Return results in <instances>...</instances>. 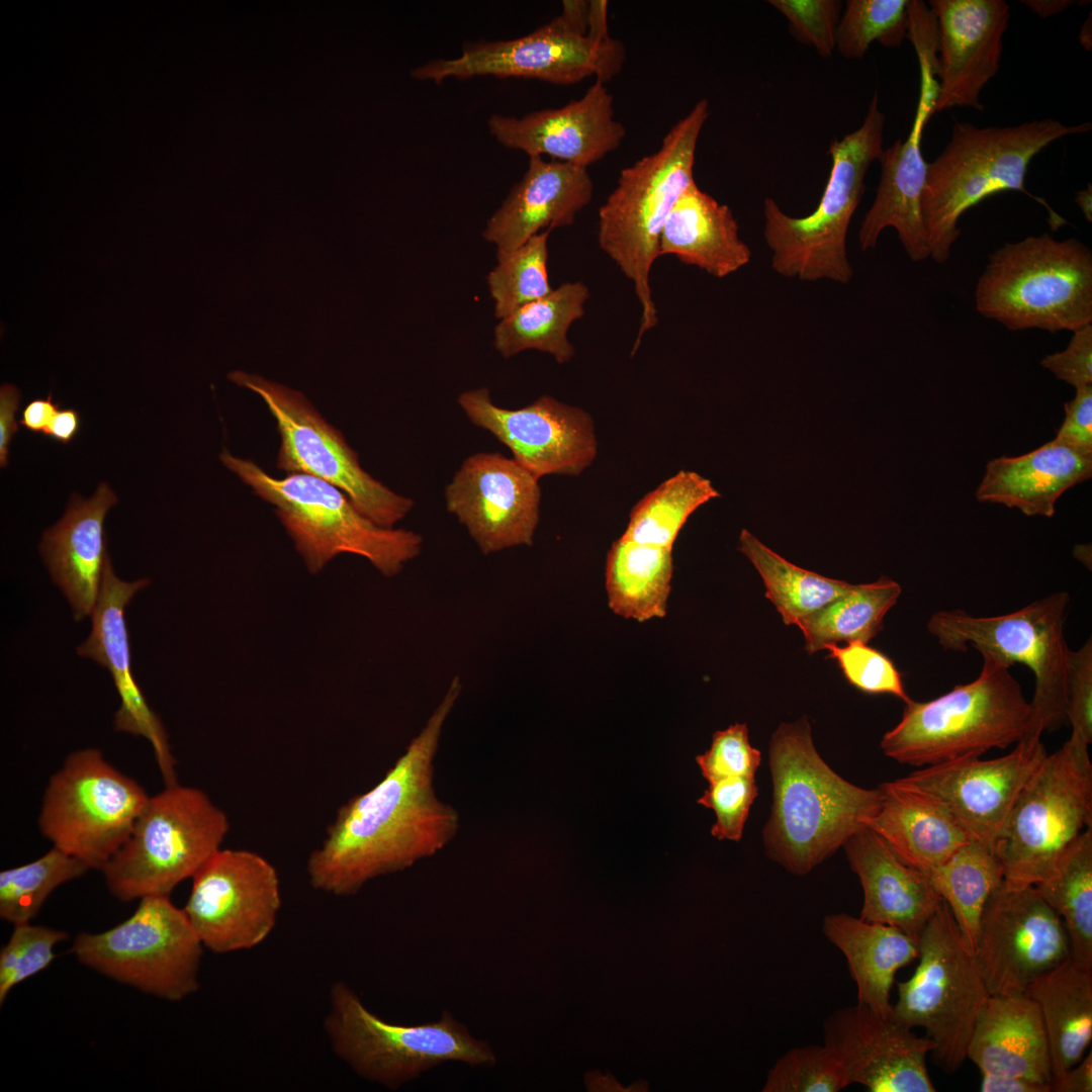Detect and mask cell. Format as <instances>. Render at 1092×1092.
Returning <instances> with one entry per match:
<instances>
[{
	"mask_svg": "<svg viewBox=\"0 0 1092 1092\" xmlns=\"http://www.w3.org/2000/svg\"><path fill=\"white\" fill-rule=\"evenodd\" d=\"M703 778L712 783L736 777H755L761 762L760 751L749 742L745 723H735L716 731L710 748L696 756Z\"/></svg>",
	"mask_w": 1092,
	"mask_h": 1092,
	"instance_id": "obj_51",
	"label": "cell"
},
{
	"mask_svg": "<svg viewBox=\"0 0 1092 1092\" xmlns=\"http://www.w3.org/2000/svg\"><path fill=\"white\" fill-rule=\"evenodd\" d=\"M1088 746L1071 733L1020 791L994 843L1007 885L1034 886L1050 878L1070 843L1092 826Z\"/></svg>",
	"mask_w": 1092,
	"mask_h": 1092,
	"instance_id": "obj_11",
	"label": "cell"
},
{
	"mask_svg": "<svg viewBox=\"0 0 1092 1092\" xmlns=\"http://www.w3.org/2000/svg\"><path fill=\"white\" fill-rule=\"evenodd\" d=\"M901 593V585L887 576L852 584L844 595L798 624L805 649L812 654L839 643H869L883 629L884 618Z\"/></svg>",
	"mask_w": 1092,
	"mask_h": 1092,
	"instance_id": "obj_40",
	"label": "cell"
},
{
	"mask_svg": "<svg viewBox=\"0 0 1092 1092\" xmlns=\"http://www.w3.org/2000/svg\"><path fill=\"white\" fill-rule=\"evenodd\" d=\"M550 232L535 235L511 252H496L497 264L486 277L496 318L552 291L547 268Z\"/></svg>",
	"mask_w": 1092,
	"mask_h": 1092,
	"instance_id": "obj_45",
	"label": "cell"
},
{
	"mask_svg": "<svg viewBox=\"0 0 1092 1092\" xmlns=\"http://www.w3.org/2000/svg\"><path fill=\"white\" fill-rule=\"evenodd\" d=\"M846 681L870 695H892L905 704L912 701L905 691L902 675L895 663L883 652L868 643L853 641L826 648Z\"/></svg>",
	"mask_w": 1092,
	"mask_h": 1092,
	"instance_id": "obj_49",
	"label": "cell"
},
{
	"mask_svg": "<svg viewBox=\"0 0 1092 1092\" xmlns=\"http://www.w3.org/2000/svg\"><path fill=\"white\" fill-rule=\"evenodd\" d=\"M672 549L624 537L613 542L606 559V590L616 615L645 622L663 618L671 590Z\"/></svg>",
	"mask_w": 1092,
	"mask_h": 1092,
	"instance_id": "obj_37",
	"label": "cell"
},
{
	"mask_svg": "<svg viewBox=\"0 0 1092 1092\" xmlns=\"http://www.w3.org/2000/svg\"><path fill=\"white\" fill-rule=\"evenodd\" d=\"M909 0H847L839 19L836 49L847 59L862 58L878 41L900 47L907 37Z\"/></svg>",
	"mask_w": 1092,
	"mask_h": 1092,
	"instance_id": "obj_46",
	"label": "cell"
},
{
	"mask_svg": "<svg viewBox=\"0 0 1092 1092\" xmlns=\"http://www.w3.org/2000/svg\"><path fill=\"white\" fill-rule=\"evenodd\" d=\"M920 77V96L911 130L906 140H898L883 151L876 197L858 231L860 248L867 251L876 247L885 229L893 228L907 255L915 262L930 257L922 214L928 163L921 152V140L937 95L934 74L923 69Z\"/></svg>",
	"mask_w": 1092,
	"mask_h": 1092,
	"instance_id": "obj_27",
	"label": "cell"
},
{
	"mask_svg": "<svg viewBox=\"0 0 1092 1092\" xmlns=\"http://www.w3.org/2000/svg\"><path fill=\"white\" fill-rule=\"evenodd\" d=\"M1040 365L1076 389L1092 385V324L1074 331L1066 349L1046 355Z\"/></svg>",
	"mask_w": 1092,
	"mask_h": 1092,
	"instance_id": "obj_54",
	"label": "cell"
},
{
	"mask_svg": "<svg viewBox=\"0 0 1092 1092\" xmlns=\"http://www.w3.org/2000/svg\"><path fill=\"white\" fill-rule=\"evenodd\" d=\"M720 492L710 479L680 470L642 497L633 508L622 537L672 549L690 516Z\"/></svg>",
	"mask_w": 1092,
	"mask_h": 1092,
	"instance_id": "obj_43",
	"label": "cell"
},
{
	"mask_svg": "<svg viewBox=\"0 0 1092 1092\" xmlns=\"http://www.w3.org/2000/svg\"><path fill=\"white\" fill-rule=\"evenodd\" d=\"M709 115L706 99L696 103L665 134L659 149L624 168L598 211V243L634 287L641 322L633 353L657 325L650 272L674 203L695 182L698 140Z\"/></svg>",
	"mask_w": 1092,
	"mask_h": 1092,
	"instance_id": "obj_4",
	"label": "cell"
},
{
	"mask_svg": "<svg viewBox=\"0 0 1092 1092\" xmlns=\"http://www.w3.org/2000/svg\"><path fill=\"white\" fill-rule=\"evenodd\" d=\"M228 377L258 394L274 418L280 436L278 469L331 483L380 527L394 528L412 511L414 500L366 472L341 431L329 424L302 392L242 370Z\"/></svg>",
	"mask_w": 1092,
	"mask_h": 1092,
	"instance_id": "obj_16",
	"label": "cell"
},
{
	"mask_svg": "<svg viewBox=\"0 0 1092 1092\" xmlns=\"http://www.w3.org/2000/svg\"><path fill=\"white\" fill-rule=\"evenodd\" d=\"M1075 202L1082 211L1085 219L1092 222V184L1088 183L1085 189L1079 190L1075 195Z\"/></svg>",
	"mask_w": 1092,
	"mask_h": 1092,
	"instance_id": "obj_63",
	"label": "cell"
},
{
	"mask_svg": "<svg viewBox=\"0 0 1092 1092\" xmlns=\"http://www.w3.org/2000/svg\"><path fill=\"white\" fill-rule=\"evenodd\" d=\"M990 995H1026L1039 977L1071 959L1060 916L1034 886L1002 884L989 897L975 949Z\"/></svg>",
	"mask_w": 1092,
	"mask_h": 1092,
	"instance_id": "obj_19",
	"label": "cell"
},
{
	"mask_svg": "<svg viewBox=\"0 0 1092 1092\" xmlns=\"http://www.w3.org/2000/svg\"><path fill=\"white\" fill-rule=\"evenodd\" d=\"M219 459L256 495L275 507L310 573L320 572L336 556L351 553L366 558L383 575L394 576L422 552L421 534L378 526L346 493L318 477L287 473L277 478L225 449Z\"/></svg>",
	"mask_w": 1092,
	"mask_h": 1092,
	"instance_id": "obj_6",
	"label": "cell"
},
{
	"mask_svg": "<svg viewBox=\"0 0 1092 1092\" xmlns=\"http://www.w3.org/2000/svg\"><path fill=\"white\" fill-rule=\"evenodd\" d=\"M1034 887L1062 919L1071 959L1092 966V826L1070 843L1055 873Z\"/></svg>",
	"mask_w": 1092,
	"mask_h": 1092,
	"instance_id": "obj_42",
	"label": "cell"
},
{
	"mask_svg": "<svg viewBox=\"0 0 1092 1092\" xmlns=\"http://www.w3.org/2000/svg\"><path fill=\"white\" fill-rule=\"evenodd\" d=\"M757 794L755 777L727 778L709 783L698 804L715 813L712 836L719 840L740 841Z\"/></svg>",
	"mask_w": 1092,
	"mask_h": 1092,
	"instance_id": "obj_50",
	"label": "cell"
},
{
	"mask_svg": "<svg viewBox=\"0 0 1092 1092\" xmlns=\"http://www.w3.org/2000/svg\"><path fill=\"white\" fill-rule=\"evenodd\" d=\"M1026 995L1038 1006L1053 1083L1086 1054L1092 1039V966L1068 960L1036 979Z\"/></svg>",
	"mask_w": 1092,
	"mask_h": 1092,
	"instance_id": "obj_36",
	"label": "cell"
},
{
	"mask_svg": "<svg viewBox=\"0 0 1092 1092\" xmlns=\"http://www.w3.org/2000/svg\"><path fill=\"white\" fill-rule=\"evenodd\" d=\"M658 254L674 256L717 278L737 272L751 259L731 208L701 190L696 182L684 191L668 214Z\"/></svg>",
	"mask_w": 1092,
	"mask_h": 1092,
	"instance_id": "obj_34",
	"label": "cell"
},
{
	"mask_svg": "<svg viewBox=\"0 0 1092 1092\" xmlns=\"http://www.w3.org/2000/svg\"><path fill=\"white\" fill-rule=\"evenodd\" d=\"M742 552L760 575L765 597L786 625H796L850 589L852 583L823 576L788 561L748 530L739 535Z\"/></svg>",
	"mask_w": 1092,
	"mask_h": 1092,
	"instance_id": "obj_41",
	"label": "cell"
},
{
	"mask_svg": "<svg viewBox=\"0 0 1092 1092\" xmlns=\"http://www.w3.org/2000/svg\"><path fill=\"white\" fill-rule=\"evenodd\" d=\"M1066 719L1072 733L1082 741H1092V641L1070 650L1066 680Z\"/></svg>",
	"mask_w": 1092,
	"mask_h": 1092,
	"instance_id": "obj_53",
	"label": "cell"
},
{
	"mask_svg": "<svg viewBox=\"0 0 1092 1092\" xmlns=\"http://www.w3.org/2000/svg\"><path fill=\"white\" fill-rule=\"evenodd\" d=\"M1048 752L1027 735L1006 755L948 760L897 781L942 804L969 832L994 846L1020 791Z\"/></svg>",
	"mask_w": 1092,
	"mask_h": 1092,
	"instance_id": "obj_21",
	"label": "cell"
},
{
	"mask_svg": "<svg viewBox=\"0 0 1092 1092\" xmlns=\"http://www.w3.org/2000/svg\"><path fill=\"white\" fill-rule=\"evenodd\" d=\"M89 868L52 847L28 863L0 873V917L15 924L30 922L59 886L81 877Z\"/></svg>",
	"mask_w": 1092,
	"mask_h": 1092,
	"instance_id": "obj_44",
	"label": "cell"
},
{
	"mask_svg": "<svg viewBox=\"0 0 1092 1092\" xmlns=\"http://www.w3.org/2000/svg\"><path fill=\"white\" fill-rule=\"evenodd\" d=\"M1071 598L1057 592L1009 614L979 617L962 610L938 611L927 622L928 632L946 651L970 647L1011 666L1020 663L1034 675L1027 735L1041 736L1067 724L1066 680L1070 649L1065 621Z\"/></svg>",
	"mask_w": 1092,
	"mask_h": 1092,
	"instance_id": "obj_12",
	"label": "cell"
},
{
	"mask_svg": "<svg viewBox=\"0 0 1092 1092\" xmlns=\"http://www.w3.org/2000/svg\"><path fill=\"white\" fill-rule=\"evenodd\" d=\"M769 5L789 21L798 40L812 46L818 55L830 57L836 49L841 2L838 0H769Z\"/></svg>",
	"mask_w": 1092,
	"mask_h": 1092,
	"instance_id": "obj_52",
	"label": "cell"
},
{
	"mask_svg": "<svg viewBox=\"0 0 1092 1092\" xmlns=\"http://www.w3.org/2000/svg\"><path fill=\"white\" fill-rule=\"evenodd\" d=\"M1064 408L1065 419L1055 439L1092 457V385L1077 388Z\"/></svg>",
	"mask_w": 1092,
	"mask_h": 1092,
	"instance_id": "obj_55",
	"label": "cell"
},
{
	"mask_svg": "<svg viewBox=\"0 0 1092 1092\" xmlns=\"http://www.w3.org/2000/svg\"><path fill=\"white\" fill-rule=\"evenodd\" d=\"M917 959L911 978L898 983L892 1016L923 1028L932 1042V1062L951 1074L967 1060L976 1020L990 994L943 900L918 937Z\"/></svg>",
	"mask_w": 1092,
	"mask_h": 1092,
	"instance_id": "obj_13",
	"label": "cell"
},
{
	"mask_svg": "<svg viewBox=\"0 0 1092 1092\" xmlns=\"http://www.w3.org/2000/svg\"><path fill=\"white\" fill-rule=\"evenodd\" d=\"M0 951V1003L12 988L44 970L56 959L55 946L68 937L63 930L30 922L13 925Z\"/></svg>",
	"mask_w": 1092,
	"mask_h": 1092,
	"instance_id": "obj_48",
	"label": "cell"
},
{
	"mask_svg": "<svg viewBox=\"0 0 1092 1092\" xmlns=\"http://www.w3.org/2000/svg\"><path fill=\"white\" fill-rule=\"evenodd\" d=\"M981 1090L984 1092H1052L1053 1085L1021 1077L984 1074Z\"/></svg>",
	"mask_w": 1092,
	"mask_h": 1092,
	"instance_id": "obj_58",
	"label": "cell"
},
{
	"mask_svg": "<svg viewBox=\"0 0 1092 1092\" xmlns=\"http://www.w3.org/2000/svg\"><path fill=\"white\" fill-rule=\"evenodd\" d=\"M1091 128V122L1068 125L1053 118L1008 126L979 127L956 122L948 143L927 168L922 214L930 258L943 264L961 236V216L1000 192H1023L1049 210L1052 230L1063 225L1064 218L1026 190L1027 168L1039 152L1057 140Z\"/></svg>",
	"mask_w": 1092,
	"mask_h": 1092,
	"instance_id": "obj_3",
	"label": "cell"
},
{
	"mask_svg": "<svg viewBox=\"0 0 1092 1092\" xmlns=\"http://www.w3.org/2000/svg\"><path fill=\"white\" fill-rule=\"evenodd\" d=\"M79 429V413L74 408H61L53 418L43 435L63 444H68L77 435Z\"/></svg>",
	"mask_w": 1092,
	"mask_h": 1092,
	"instance_id": "obj_60",
	"label": "cell"
},
{
	"mask_svg": "<svg viewBox=\"0 0 1092 1092\" xmlns=\"http://www.w3.org/2000/svg\"><path fill=\"white\" fill-rule=\"evenodd\" d=\"M605 84L596 80L582 97L559 108L521 117L493 114L487 122L489 132L503 146L528 157L546 155L587 168L615 151L626 135Z\"/></svg>",
	"mask_w": 1092,
	"mask_h": 1092,
	"instance_id": "obj_26",
	"label": "cell"
},
{
	"mask_svg": "<svg viewBox=\"0 0 1092 1092\" xmlns=\"http://www.w3.org/2000/svg\"><path fill=\"white\" fill-rule=\"evenodd\" d=\"M149 583L147 578L121 580L114 574L107 555L98 601L91 615L92 629L77 653L109 670L120 698L114 729L146 738L153 747L165 785H172L177 783L176 761L159 717L149 707L132 675L125 620L127 605Z\"/></svg>",
	"mask_w": 1092,
	"mask_h": 1092,
	"instance_id": "obj_25",
	"label": "cell"
},
{
	"mask_svg": "<svg viewBox=\"0 0 1092 1092\" xmlns=\"http://www.w3.org/2000/svg\"><path fill=\"white\" fill-rule=\"evenodd\" d=\"M324 1028L337 1058L360 1078L389 1090L447 1062L471 1067L496 1063L491 1045L474 1037L450 1012L423 1024L388 1022L344 982L331 987Z\"/></svg>",
	"mask_w": 1092,
	"mask_h": 1092,
	"instance_id": "obj_9",
	"label": "cell"
},
{
	"mask_svg": "<svg viewBox=\"0 0 1092 1092\" xmlns=\"http://www.w3.org/2000/svg\"><path fill=\"white\" fill-rule=\"evenodd\" d=\"M229 829L226 814L203 791L166 785L101 870L105 884L123 902L169 896L221 848Z\"/></svg>",
	"mask_w": 1092,
	"mask_h": 1092,
	"instance_id": "obj_10",
	"label": "cell"
},
{
	"mask_svg": "<svg viewBox=\"0 0 1092 1092\" xmlns=\"http://www.w3.org/2000/svg\"><path fill=\"white\" fill-rule=\"evenodd\" d=\"M929 7L939 53L933 113L954 107L983 111L980 94L1000 67L1009 5L1004 0H930Z\"/></svg>",
	"mask_w": 1092,
	"mask_h": 1092,
	"instance_id": "obj_24",
	"label": "cell"
},
{
	"mask_svg": "<svg viewBox=\"0 0 1092 1092\" xmlns=\"http://www.w3.org/2000/svg\"><path fill=\"white\" fill-rule=\"evenodd\" d=\"M281 902L270 861L252 850L220 848L193 876L183 911L204 947L229 953L265 941Z\"/></svg>",
	"mask_w": 1092,
	"mask_h": 1092,
	"instance_id": "obj_18",
	"label": "cell"
},
{
	"mask_svg": "<svg viewBox=\"0 0 1092 1092\" xmlns=\"http://www.w3.org/2000/svg\"><path fill=\"white\" fill-rule=\"evenodd\" d=\"M117 502L106 483L83 499L73 494L63 518L48 529L40 552L75 620L92 615L98 601L105 552L104 519Z\"/></svg>",
	"mask_w": 1092,
	"mask_h": 1092,
	"instance_id": "obj_30",
	"label": "cell"
},
{
	"mask_svg": "<svg viewBox=\"0 0 1092 1092\" xmlns=\"http://www.w3.org/2000/svg\"><path fill=\"white\" fill-rule=\"evenodd\" d=\"M913 1028L856 1003L837 1009L823 1025L824 1044L848 1084L872 1092H934L926 1059L932 1042Z\"/></svg>",
	"mask_w": 1092,
	"mask_h": 1092,
	"instance_id": "obj_23",
	"label": "cell"
},
{
	"mask_svg": "<svg viewBox=\"0 0 1092 1092\" xmlns=\"http://www.w3.org/2000/svg\"><path fill=\"white\" fill-rule=\"evenodd\" d=\"M822 930L846 959L857 1003L892 1015L890 994L896 974L917 959L918 938L846 913L827 915Z\"/></svg>",
	"mask_w": 1092,
	"mask_h": 1092,
	"instance_id": "obj_35",
	"label": "cell"
},
{
	"mask_svg": "<svg viewBox=\"0 0 1092 1092\" xmlns=\"http://www.w3.org/2000/svg\"><path fill=\"white\" fill-rule=\"evenodd\" d=\"M587 34L596 39H607L608 31V2L604 0L589 1L588 31Z\"/></svg>",
	"mask_w": 1092,
	"mask_h": 1092,
	"instance_id": "obj_61",
	"label": "cell"
},
{
	"mask_svg": "<svg viewBox=\"0 0 1092 1092\" xmlns=\"http://www.w3.org/2000/svg\"><path fill=\"white\" fill-rule=\"evenodd\" d=\"M149 798L100 750H76L49 781L38 827L54 847L101 871L129 836Z\"/></svg>",
	"mask_w": 1092,
	"mask_h": 1092,
	"instance_id": "obj_14",
	"label": "cell"
},
{
	"mask_svg": "<svg viewBox=\"0 0 1092 1092\" xmlns=\"http://www.w3.org/2000/svg\"><path fill=\"white\" fill-rule=\"evenodd\" d=\"M625 59L621 41L596 39L559 15L526 35L469 44L458 58L429 61L414 69L412 76L435 83L478 76L538 79L557 85L595 77L606 83L620 73Z\"/></svg>",
	"mask_w": 1092,
	"mask_h": 1092,
	"instance_id": "obj_17",
	"label": "cell"
},
{
	"mask_svg": "<svg viewBox=\"0 0 1092 1092\" xmlns=\"http://www.w3.org/2000/svg\"><path fill=\"white\" fill-rule=\"evenodd\" d=\"M863 891L859 917L918 938L942 902L926 876L903 862L869 827L843 845Z\"/></svg>",
	"mask_w": 1092,
	"mask_h": 1092,
	"instance_id": "obj_29",
	"label": "cell"
},
{
	"mask_svg": "<svg viewBox=\"0 0 1092 1092\" xmlns=\"http://www.w3.org/2000/svg\"><path fill=\"white\" fill-rule=\"evenodd\" d=\"M1021 3L1041 18H1046L1064 12L1075 2L1072 0H1023Z\"/></svg>",
	"mask_w": 1092,
	"mask_h": 1092,
	"instance_id": "obj_62",
	"label": "cell"
},
{
	"mask_svg": "<svg viewBox=\"0 0 1092 1092\" xmlns=\"http://www.w3.org/2000/svg\"><path fill=\"white\" fill-rule=\"evenodd\" d=\"M886 116L875 93L861 125L831 142L832 166L816 209L809 215L786 214L772 198L763 203L765 242L772 253V269L785 277L805 281L829 279L847 283L852 268L846 254L850 220L864 192V177L884 149Z\"/></svg>",
	"mask_w": 1092,
	"mask_h": 1092,
	"instance_id": "obj_8",
	"label": "cell"
},
{
	"mask_svg": "<svg viewBox=\"0 0 1092 1092\" xmlns=\"http://www.w3.org/2000/svg\"><path fill=\"white\" fill-rule=\"evenodd\" d=\"M1088 31H1091V19H1087L1081 28L1079 35L1080 43L1088 51H1091V42L1088 41Z\"/></svg>",
	"mask_w": 1092,
	"mask_h": 1092,
	"instance_id": "obj_64",
	"label": "cell"
},
{
	"mask_svg": "<svg viewBox=\"0 0 1092 1092\" xmlns=\"http://www.w3.org/2000/svg\"><path fill=\"white\" fill-rule=\"evenodd\" d=\"M20 392L12 384H3L0 389V464L5 467L8 461L9 444L18 430L15 414L18 411Z\"/></svg>",
	"mask_w": 1092,
	"mask_h": 1092,
	"instance_id": "obj_56",
	"label": "cell"
},
{
	"mask_svg": "<svg viewBox=\"0 0 1092 1092\" xmlns=\"http://www.w3.org/2000/svg\"><path fill=\"white\" fill-rule=\"evenodd\" d=\"M593 194L587 168L529 157L527 171L487 220L483 238L496 252H511L543 230L571 225Z\"/></svg>",
	"mask_w": 1092,
	"mask_h": 1092,
	"instance_id": "obj_28",
	"label": "cell"
},
{
	"mask_svg": "<svg viewBox=\"0 0 1092 1092\" xmlns=\"http://www.w3.org/2000/svg\"><path fill=\"white\" fill-rule=\"evenodd\" d=\"M461 691L456 675L381 781L339 808L323 842L307 858L312 888L334 896L355 895L369 881L436 854L456 836L459 814L438 799L433 779L443 727Z\"/></svg>",
	"mask_w": 1092,
	"mask_h": 1092,
	"instance_id": "obj_1",
	"label": "cell"
},
{
	"mask_svg": "<svg viewBox=\"0 0 1092 1092\" xmlns=\"http://www.w3.org/2000/svg\"><path fill=\"white\" fill-rule=\"evenodd\" d=\"M59 410L60 404L51 393L47 398H35L23 408L19 424L31 432L44 434Z\"/></svg>",
	"mask_w": 1092,
	"mask_h": 1092,
	"instance_id": "obj_57",
	"label": "cell"
},
{
	"mask_svg": "<svg viewBox=\"0 0 1092 1092\" xmlns=\"http://www.w3.org/2000/svg\"><path fill=\"white\" fill-rule=\"evenodd\" d=\"M975 302L1011 331L1074 332L1092 324V253L1048 233L1005 244L989 256Z\"/></svg>",
	"mask_w": 1092,
	"mask_h": 1092,
	"instance_id": "obj_7",
	"label": "cell"
},
{
	"mask_svg": "<svg viewBox=\"0 0 1092 1092\" xmlns=\"http://www.w3.org/2000/svg\"><path fill=\"white\" fill-rule=\"evenodd\" d=\"M849 1084L838 1060L823 1043L797 1046L777 1060L762 1092H838Z\"/></svg>",
	"mask_w": 1092,
	"mask_h": 1092,
	"instance_id": "obj_47",
	"label": "cell"
},
{
	"mask_svg": "<svg viewBox=\"0 0 1092 1092\" xmlns=\"http://www.w3.org/2000/svg\"><path fill=\"white\" fill-rule=\"evenodd\" d=\"M772 784L769 817L762 829L766 856L805 876L833 855L878 811L880 788L867 789L839 776L817 751L806 717L783 722L768 745Z\"/></svg>",
	"mask_w": 1092,
	"mask_h": 1092,
	"instance_id": "obj_2",
	"label": "cell"
},
{
	"mask_svg": "<svg viewBox=\"0 0 1092 1092\" xmlns=\"http://www.w3.org/2000/svg\"><path fill=\"white\" fill-rule=\"evenodd\" d=\"M203 947L183 908L169 896H151L140 899L133 914L114 927L79 933L71 951L116 982L179 1001L198 990Z\"/></svg>",
	"mask_w": 1092,
	"mask_h": 1092,
	"instance_id": "obj_15",
	"label": "cell"
},
{
	"mask_svg": "<svg viewBox=\"0 0 1092 1092\" xmlns=\"http://www.w3.org/2000/svg\"><path fill=\"white\" fill-rule=\"evenodd\" d=\"M538 481L514 458L475 453L446 486V508L485 555L532 546L540 513Z\"/></svg>",
	"mask_w": 1092,
	"mask_h": 1092,
	"instance_id": "obj_22",
	"label": "cell"
},
{
	"mask_svg": "<svg viewBox=\"0 0 1092 1092\" xmlns=\"http://www.w3.org/2000/svg\"><path fill=\"white\" fill-rule=\"evenodd\" d=\"M1091 475L1092 457L1054 439L1026 454L989 461L976 497L1018 509L1028 517L1051 518L1059 497Z\"/></svg>",
	"mask_w": 1092,
	"mask_h": 1092,
	"instance_id": "obj_32",
	"label": "cell"
},
{
	"mask_svg": "<svg viewBox=\"0 0 1092 1092\" xmlns=\"http://www.w3.org/2000/svg\"><path fill=\"white\" fill-rule=\"evenodd\" d=\"M882 801L867 827L906 864L925 872L974 839L939 802L897 780L882 784Z\"/></svg>",
	"mask_w": 1092,
	"mask_h": 1092,
	"instance_id": "obj_33",
	"label": "cell"
},
{
	"mask_svg": "<svg viewBox=\"0 0 1092 1092\" xmlns=\"http://www.w3.org/2000/svg\"><path fill=\"white\" fill-rule=\"evenodd\" d=\"M982 1075L1021 1077L1053 1085L1049 1041L1037 1004L1027 995H990L967 1051Z\"/></svg>",
	"mask_w": 1092,
	"mask_h": 1092,
	"instance_id": "obj_31",
	"label": "cell"
},
{
	"mask_svg": "<svg viewBox=\"0 0 1092 1092\" xmlns=\"http://www.w3.org/2000/svg\"><path fill=\"white\" fill-rule=\"evenodd\" d=\"M458 404L478 428L508 447L536 478L578 475L595 460L598 442L592 417L582 408L542 395L521 408L497 406L489 389L459 394Z\"/></svg>",
	"mask_w": 1092,
	"mask_h": 1092,
	"instance_id": "obj_20",
	"label": "cell"
},
{
	"mask_svg": "<svg viewBox=\"0 0 1092 1092\" xmlns=\"http://www.w3.org/2000/svg\"><path fill=\"white\" fill-rule=\"evenodd\" d=\"M1053 1091L1091 1092L1092 1053L1089 1052L1076 1065L1071 1067L1059 1080L1054 1082Z\"/></svg>",
	"mask_w": 1092,
	"mask_h": 1092,
	"instance_id": "obj_59",
	"label": "cell"
},
{
	"mask_svg": "<svg viewBox=\"0 0 1092 1092\" xmlns=\"http://www.w3.org/2000/svg\"><path fill=\"white\" fill-rule=\"evenodd\" d=\"M588 297V287L581 281L562 283L499 320L493 330L494 349L505 358L537 350L560 364L568 362L575 354L568 331L584 315Z\"/></svg>",
	"mask_w": 1092,
	"mask_h": 1092,
	"instance_id": "obj_38",
	"label": "cell"
},
{
	"mask_svg": "<svg viewBox=\"0 0 1092 1092\" xmlns=\"http://www.w3.org/2000/svg\"><path fill=\"white\" fill-rule=\"evenodd\" d=\"M979 676L927 702L905 704L880 747L899 763L932 765L1005 749L1027 736L1031 707L1010 666L981 653Z\"/></svg>",
	"mask_w": 1092,
	"mask_h": 1092,
	"instance_id": "obj_5",
	"label": "cell"
},
{
	"mask_svg": "<svg viewBox=\"0 0 1092 1092\" xmlns=\"http://www.w3.org/2000/svg\"><path fill=\"white\" fill-rule=\"evenodd\" d=\"M922 873L948 906L967 945L975 952L985 905L1004 880L994 846L972 839L943 863Z\"/></svg>",
	"mask_w": 1092,
	"mask_h": 1092,
	"instance_id": "obj_39",
	"label": "cell"
}]
</instances>
